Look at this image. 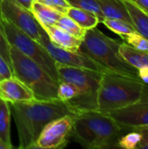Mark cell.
<instances>
[{
  "label": "cell",
  "instance_id": "cell-18",
  "mask_svg": "<svg viewBox=\"0 0 148 149\" xmlns=\"http://www.w3.org/2000/svg\"><path fill=\"white\" fill-rule=\"evenodd\" d=\"M66 15L85 30L97 27V25L100 23L99 18L94 13L76 7L71 6L68 9Z\"/></svg>",
  "mask_w": 148,
  "mask_h": 149
},
{
  "label": "cell",
  "instance_id": "cell-15",
  "mask_svg": "<svg viewBox=\"0 0 148 149\" xmlns=\"http://www.w3.org/2000/svg\"><path fill=\"white\" fill-rule=\"evenodd\" d=\"M136 31L148 39V14L130 0H123Z\"/></svg>",
  "mask_w": 148,
  "mask_h": 149
},
{
  "label": "cell",
  "instance_id": "cell-9",
  "mask_svg": "<svg viewBox=\"0 0 148 149\" xmlns=\"http://www.w3.org/2000/svg\"><path fill=\"white\" fill-rule=\"evenodd\" d=\"M74 116L65 115L51 120L39 134L33 149H56L65 148L71 137Z\"/></svg>",
  "mask_w": 148,
  "mask_h": 149
},
{
  "label": "cell",
  "instance_id": "cell-22",
  "mask_svg": "<svg viewBox=\"0 0 148 149\" xmlns=\"http://www.w3.org/2000/svg\"><path fill=\"white\" fill-rule=\"evenodd\" d=\"M81 94L80 89L74 84L67 81H60L58 86V100L69 102Z\"/></svg>",
  "mask_w": 148,
  "mask_h": 149
},
{
  "label": "cell",
  "instance_id": "cell-28",
  "mask_svg": "<svg viewBox=\"0 0 148 149\" xmlns=\"http://www.w3.org/2000/svg\"><path fill=\"white\" fill-rule=\"evenodd\" d=\"M13 71L10 65L0 55V80L13 76Z\"/></svg>",
  "mask_w": 148,
  "mask_h": 149
},
{
  "label": "cell",
  "instance_id": "cell-8",
  "mask_svg": "<svg viewBox=\"0 0 148 149\" xmlns=\"http://www.w3.org/2000/svg\"><path fill=\"white\" fill-rule=\"evenodd\" d=\"M1 16L18 30L38 42L44 30L33 16L31 10L24 7L16 0H3Z\"/></svg>",
  "mask_w": 148,
  "mask_h": 149
},
{
  "label": "cell",
  "instance_id": "cell-7",
  "mask_svg": "<svg viewBox=\"0 0 148 149\" xmlns=\"http://www.w3.org/2000/svg\"><path fill=\"white\" fill-rule=\"evenodd\" d=\"M0 20L4 36L9 44L41 65L52 79L58 82L57 63L47 50L35 39L31 38L12 25L10 22L3 18L2 16Z\"/></svg>",
  "mask_w": 148,
  "mask_h": 149
},
{
  "label": "cell",
  "instance_id": "cell-29",
  "mask_svg": "<svg viewBox=\"0 0 148 149\" xmlns=\"http://www.w3.org/2000/svg\"><path fill=\"white\" fill-rule=\"evenodd\" d=\"M136 131L140 132L141 134V141L139 144L137 148H141L144 145L148 144V127H140L138 129H135Z\"/></svg>",
  "mask_w": 148,
  "mask_h": 149
},
{
  "label": "cell",
  "instance_id": "cell-20",
  "mask_svg": "<svg viewBox=\"0 0 148 149\" xmlns=\"http://www.w3.org/2000/svg\"><path fill=\"white\" fill-rule=\"evenodd\" d=\"M55 25L62 28L63 30L66 31L67 32H69L72 36L76 37L77 38L81 39L82 41L85 38L86 31H87L85 28L81 27L78 23H76L72 18H71L66 14L62 15L59 17V19L57 21Z\"/></svg>",
  "mask_w": 148,
  "mask_h": 149
},
{
  "label": "cell",
  "instance_id": "cell-14",
  "mask_svg": "<svg viewBox=\"0 0 148 149\" xmlns=\"http://www.w3.org/2000/svg\"><path fill=\"white\" fill-rule=\"evenodd\" d=\"M104 18L121 19L132 24V20L123 0H97Z\"/></svg>",
  "mask_w": 148,
  "mask_h": 149
},
{
  "label": "cell",
  "instance_id": "cell-2",
  "mask_svg": "<svg viewBox=\"0 0 148 149\" xmlns=\"http://www.w3.org/2000/svg\"><path fill=\"white\" fill-rule=\"evenodd\" d=\"M124 130L107 113L87 111L74 119L71 137L88 149L118 148V141Z\"/></svg>",
  "mask_w": 148,
  "mask_h": 149
},
{
  "label": "cell",
  "instance_id": "cell-4",
  "mask_svg": "<svg viewBox=\"0 0 148 149\" xmlns=\"http://www.w3.org/2000/svg\"><path fill=\"white\" fill-rule=\"evenodd\" d=\"M121 42L115 40L97 27L86 31L79 51L87 54L108 72L140 79L138 70L129 65L120 53Z\"/></svg>",
  "mask_w": 148,
  "mask_h": 149
},
{
  "label": "cell",
  "instance_id": "cell-6",
  "mask_svg": "<svg viewBox=\"0 0 148 149\" xmlns=\"http://www.w3.org/2000/svg\"><path fill=\"white\" fill-rule=\"evenodd\" d=\"M58 83L67 81L76 85L81 91V94L69 103L79 113L97 111L98 92L102 78V72L63 65L57 64Z\"/></svg>",
  "mask_w": 148,
  "mask_h": 149
},
{
  "label": "cell",
  "instance_id": "cell-25",
  "mask_svg": "<svg viewBox=\"0 0 148 149\" xmlns=\"http://www.w3.org/2000/svg\"><path fill=\"white\" fill-rule=\"evenodd\" d=\"M141 141V134L136 130L120 136L118 141V148L124 149H136Z\"/></svg>",
  "mask_w": 148,
  "mask_h": 149
},
{
  "label": "cell",
  "instance_id": "cell-13",
  "mask_svg": "<svg viewBox=\"0 0 148 149\" xmlns=\"http://www.w3.org/2000/svg\"><path fill=\"white\" fill-rule=\"evenodd\" d=\"M42 27L54 45L65 50L79 51L82 44L81 39L77 38L57 25H44Z\"/></svg>",
  "mask_w": 148,
  "mask_h": 149
},
{
  "label": "cell",
  "instance_id": "cell-10",
  "mask_svg": "<svg viewBox=\"0 0 148 149\" xmlns=\"http://www.w3.org/2000/svg\"><path fill=\"white\" fill-rule=\"evenodd\" d=\"M38 43L41 44L47 50V52L50 53V55L52 57L57 64L92 70L102 73L108 72L104 67H102L99 64H98L95 60H93L91 57H89L83 52L65 50L54 45L50 41L45 31L42 34V37Z\"/></svg>",
  "mask_w": 148,
  "mask_h": 149
},
{
  "label": "cell",
  "instance_id": "cell-35",
  "mask_svg": "<svg viewBox=\"0 0 148 149\" xmlns=\"http://www.w3.org/2000/svg\"><path fill=\"white\" fill-rule=\"evenodd\" d=\"M2 1H3V0H0V8H1V3H2ZM0 16H1V11H0Z\"/></svg>",
  "mask_w": 148,
  "mask_h": 149
},
{
  "label": "cell",
  "instance_id": "cell-31",
  "mask_svg": "<svg viewBox=\"0 0 148 149\" xmlns=\"http://www.w3.org/2000/svg\"><path fill=\"white\" fill-rule=\"evenodd\" d=\"M148 14V0H130Z\"/></svg>",
  "mask_w": 148,
  "mask_h": 149
},
{
  "label": "cell",
  "instance_id": "cell-12",
  "mask_svg": "<svg viewBox=\"0 0 148 149\" xmlns=\"http://www.w3.org/2000/svg\"><path fill=\"white\" fill-rule=\"evenodd\" d=\"M0 99L9 104L38 100L33 91L15 75L0 80Z\"/></svg>",
  "mask_w": 148,
  "mask_h": 149
},
{
  "label": "cell",
  "instance_id": "cell-16",
  "mask_svg": "<svg viewBox=\"0 0 148 149\" xmlns=\"http://www.w3.org/2000/svg\"><path fill=\"white\" fill-rule=\"evenodd\" d=\"M30 10L41 26L55 25L57 21L59 19V17L62 15H64L50 8L49 6L43 4L35 0L32 3Z\"/></svg>",
  "mask_w": 148,
  "mask_h": 149
},
{
  "label": "cell",
  "instance_id": "cell-26",
  "mask_svg": "<svg viewBox=\"0 0 148 149\" xmlns=\"http://www.w3.org/2000/svg\"><path fill=\"white\" fill-rule=\"evenodd\" d=\"M35 1L45 4L50 8L58 11L61 14H66L68 9L71 7L70 3L66 0H35Z\"/></svg>",
  "mask_w": 148,
  "mask_h": 149
},
{
  "label": "cell",
  "instance_id": "cell-21",
  "mask_svg": "<svg viewBox=\"0 0 148 149\" xmlns=\"http://www.w3.org/2000/svg\"><path fill=\"white\" fill-rule=\"evenodd\" d=\"M105 24L109 30L113 31L114 33L118 34L119 36H123L126 34H129L132 32L136 31L133 25L128 22H126L121 19H115V18H104L101 22Z\"/></svg>",
  "mask_w": 148,
  "mask_h": 149
},
{
  "label": "cell",
  "instance_id": "cell-27",
  "mask_svg": "<svg viewBox=\"0 0 148 149\" xmlns=\"http://www.w3.org/2000/svg\"><path fill=\"white\" fill-rule=\"evenodd\" d=\"M1 17V16H0ZM10 44L7 41L3 31V27H2V24H1V20H0V55L11 66V63H10ZM12 68V67H11Z\"/></svg>",
  "mask_w": 148,
  "mask_h": 149
},
{
  "label": "cell",
  "instance_id": "cell-34",
  "mask_svg": "<svg viewBox=\"0 0 148 149\" xmlns=\"http://www.w3.org/2000/svg\"><path fill=\"white\" fill-rule=\"evenodd\" d=\"M140 149H148V144H147V145H144L142 148Z\"/></svg>",
  "mask_w": 148,
  "mask_h": 149
},
{
  "label": "cell",
  "instance_id": "cell-1",
  "mask_svg": "<svg viewBox=\"0 0 148 149\" xmlns=\"http://www.w3.org/2000/svg\"><path fill=\"white\" fill-rule=\"evenodd\" d=\"M10 106L18 134L20 149H33L39 134L51 120L65 115L76 117L80 113L69 102L60 100H34Z\"/></svg>",
  "mask_w": 148,
  "mask_h": 149
},
{
  "label": "cell",
  "instance_id": "cell-32",
  "mask_svg": "<svg viewBox=\"0 0 148 149\" xmlns=\"http://www.w3.org/2000/svg\"><path fill=\"white\" fill-rule=\"evenodd\" d=\"M17 3H19L20 4H22L24 7L27 8V9H31V6L32 4V3L34 2V0H16Z\"/></svg>",
  "mask_w": 148,
  "mask_h": 149
},
{
  "label": "cell",
  "instance_id": "cell-3",
  "mask_svg": "<svg viewBox=\"0 0 148 149\" xmlns=\"http://www.w3.org/2000/svg\"><path fill=\"white\" fill-rule=\"evenodd\" d=\"M148 100V84L113 72L102 74L98 92V109L104 113Z\"/></svg>",
  "mask_w": 148,
  "mask_h": 149
},
{
  "label": "cell",
  "instance_id": "cell-24",
  "mask_svg": "<svg viewBox=\"0 0 148 149\" xmlns=\"http://www.w3.org/2000/svg\"><path fill=\"white\" fill-rule=\"evenodd\" d=\"M121 38L130 46H132L139 51L148 52V39L144 38L139 32L134 31V32H132L129 34L123 35V36H121Z\"/></svg>",
  "mask_w": 148,
  "mask_h": 149
},
{
  "label": "cell",
  "instance_id": "cell-23",
  "mask_svg": "<svg viewBox=\"0 0 148 149\" xmlns=\"http://www.w3.org/2000/svg\"><path fill=\"white\" fill-rule=\"evenodd\" d=\"M72 7L79 8L94 13L99 18L100 23L104 19L101 9L97 2V0H66Z\"/></svg>",
  "mask_w": 148,
  "mask_h": 149
},
{
  "label": "cell",
  "instance_id": "cell-11",
  "mask_svg": "<svg viewBox=\"0 0 148 149\" xmlns=\"http://www.w3.org/2000/svg\"><path fill=\"white\" fill-rule=\"evenodd\" d=\"M124 130L148 127V100L113 110L107 113Z\"/></svg>",
  "mask_w": 148,
  "mask_h": 149
},
{
  "label": "cell",
  "instance_id": "cell-19",
  "mask_svg": "<svg viewBox=\"0 0 148 149\" xmlns=\"http://www.w3.org/2000/svg\"><path fill=\"white\" fill-rule=\"evenodd\" d=\"M11 109L9 103L0 99V140L11 144L10 140Z\"/></svg>",
  "mask_w": 148,
  "mask_h": 149
},
{
  "label": "cell",
  "instance_id": "cell-5",
  "mask_svg": "<svg viewBox=\"0 0 148 149\" xmlns=\"http://www.w3.org/2000/svg\"><path fill=\"white\" fill-rule=\"evenodd\" d=\"M10 57L14 75L33 91L38 100H58V82L41 65L12 45H10Z\"/></svg>",
  "mask_w": 148,
  "mask_h": 149
},
{
  "label": "cell",
  "instance_id": "cell-30",
  "mask_svg": "<svg viewBox=\"0 0 148 149\" xmlns=\"http://www.w3.org/2000/svg\"><path fill=\"white\" fill-rule=\"evenodd\" d=\"M138 74L143 82L148 84V66H143L138 69Z\"/></svg>",
  "mask_w": 148,
  "mask_h": 149
},
{
  "label": "cell",
  "instance_id": "cell-17",
  "mask_svg": "<svg viewBox=\"0 0 148 149\" xmlns=\"http://www.w3.org/2000/svg\"><path fill=\"white\" fill-rule=\"evenodd\" d=\"M119 51L123 58L137 70L143 66H148V52L139 51L126 43H121Z\"/></svg>",
  "mask_w": 148,
  "mask_h": 149
},
{
  "label": "cell",
  "instance_id": "cell-33",
  "mask_svg": "<svg viewBox=\"0 0 148 149\" xmlns=\"http://www.w3.org/2000/svg\"><path fill=\"white\" fill-rule=\"evenodd\" d=\"M14 148L12 144H8L5 143L4 141H3L2 140H0V149H11Z\"/></svg>",
  "mask_w": 148,
  "mask_h": 149
}]
</instances>
